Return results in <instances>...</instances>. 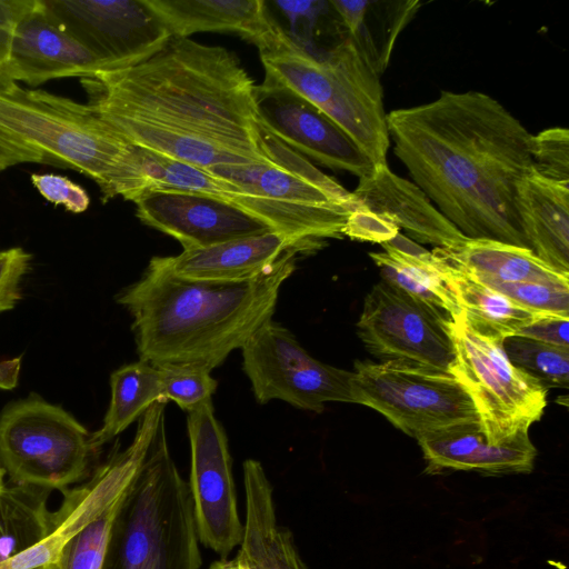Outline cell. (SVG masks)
<instances>
[{"mask_svg": "<svg viewBox=\"0 0 569 569\" xmlns=\"http://www.w3.org/2000/svg\"><path fill=\"white\" fill-rule=\"evenodd\" d=\"M6 469L2 467V465L0 463V493L3 492V490L6 489L7 485L4 482V476H6Z\"/></svg>", "mask_w": 569, "mask_h": 569, "instance_id": "b9f144b4", "label": "cell"}, {"mask_svg": "<svg viewBox=\"0 0 569 569\" xmlns=\"http://www.w3.org/2000/svg\"><path fill=\"white\" fill-rule=\"evenodd\" d=\"M32 254L21 247L0 251V313L12 310L22 298V281Z\"/></svg>", "mask_w": 569, "mask_h": 569, "instance_id": "e575fe53", "label": "cell"}, {"mask_svg": "<svg viewBox=\"0 0 569 569\" xmlns=\"http://www.w3.org/2000/svg\"><path fill=\"white\" fill-rule=\"evenodd\" d=\"M188 482L170 453L166 423L118 508L101 569H200Z\"/></svg>", "mask_w": 569, "mask_h": 569, "instance_id": "5b68a950", "label": "cell"}, {"mask_svg": "<svg viewBox=\"0 0 569 569\" xmlns=\"http://www.w3.org/2000/svg\"><path fill=\"white\" fill-rule=\"evenodd\" d=\"M348 38L380 77L402 30L418 12L419 0H330Z\"/></svg>", "mask_w": 569, "mask_h": 569, "instance_id": "d4e9b609", "label": "cell"}, {"mask_svg": "<svg viewBox=\"0 0 569 569\" xmlns=\"http://www.w3.org/2000/svg\"><path fill=\"white\" fill-rule=\"evenodd\" d=\"M292 249L306 252L313 248L279 232L268 231L209 247L182 250L177 256L158 257V260L179 277L233 281L262 272Z\"/></svg>", "mask_w": 569, "mask_h": 569, "instance_id": "7402d4cb", "label": "cell"}, {"mask_svg": "<svg viewBox=\"0 0 569 569\" xmlns=\"http://www.w3.org/2000/svg\"><path fill=\"white\" fill-rule=\"evenodd\" d=\"M450 373L469 395L491 443L509 441L541 419L548 389L509 360L503 341L475 332L461 315L450 322Z\"/></svg>", "mask_w": 569, "mask_h": 569, "instance_id": "9c48e42d", "label": "cell"}, {"mask_svg": "<svg viewBox=\"0 0 569 569\" xmlns=\"http://www.w3.org/2000/svg\"><path fill=\"white\" fill-rule=\"evenodd\" d=\"M134 203L142 223L174 238L183 250L273 231L241 208L208 196L151 191Z\"/></svg>", "mask_w": 569, "mask_h": 569, "instance_id": "e0dca14e", "label": "cell"}, {"mask_svg": "<svg viewBox=\"0 0 569 569\" xmlns=\"http://www.w3.org/2000/svg\"><path fill=\"white\" fill-rule=\"evenodd\" d=\"M20 163L69 168L92 179L103 202L144 193L139 148L87 103L0 83V171Z\"/></svg>", "mask_w": 569, "mask_h": 569, "instance_id": "277c9868", "label": "cell"}, {"mask_svg": "<svg viewBox=\"0 0 569 569\" xmlns=\"http://www.w3.org/2000/svg\"><path fill=\"white\" fill-rule=\"evenodd\" d=\"M44 14L103 66H133L161 49L171 33L146 0H39Z\"/></svg>", "mask_w": 569, "mask_h": 569, "instance_id": "5bb4252c", "label": "cell"}, {"mask_svg": "<svg viewBox=\"0 0 569 569\" xmlns=\"http://www.w3.org/2000/svg\"><path fill=\"white\" fill-rule=\"evenodd\" d=\"M36 6V0H0V66L8 59L19 21Z\"/></svg>", "mask_w": 569, "mask_h": 569, "instance_id": "f35d334b", "label": "cell"}, {"mask_svg": "<svg viewBox=\"0 0 569 569\" xmlns=\"http://www.w3.org/2000/svg\"><path fill=\"white\" fill-rule=\"evenodd\" d=\"M163 399L190 412L211 401L218 382L211 371L194 365L158 366Z\"/></svg>", "mask_w": 569, "mask_h": 569, "instance_id": "1f68e13d", "label": "cell"}, {"mask_svg": "<svg viewBox=\"0 0 569 569\" xmlns=\"http://www.w3.org/2000/svg\"><path fill=\"white\" fill-rule=\"evenodd\" d=\"M22 355L0 361V389L12 390L19 383Z\"/></svg>", "mask_w": 569, "mask_h": 569, "instance_id": "ab89813d", "label": "cell"}, {"mask_svg": "<svg viewBox=\"0 0 569 569\" xmlns=\"http://www.w3.org/2000/svg\"><path fill=\"white\" fill-rule=\"evenodd\" d=\"M87 104L131 144L204 169L270 163L256 84L231 51L174 37L144 60L81 78Z\"/></svg>", "mask_w": 569, "mask_h": 569, "instance_id": "6da1fadb", "label": "cell"}, {"mask_svg": "<svg viewBox=\"0 0 569 569\" xmlns=\"http://www.w3.org/2000/svg\"><path fill=\"white\" fill-rule=\"evenodd\" d=\"M2 68L10 81L29 86L60 78L81 79L103 70L94 56L44 14L39 0L16 27Z\"/></svg>", "mask_w": 569, "mask_h": 569, "instance_id": "d6986e66", "label": "cell"}, {"mask_svg": "<svg viewBox=\"0 0 569 569\" xmlns=\"http://www.w3.org/2000/svg\"><path fill=\"white\" fill-rule=\"evenodd\" d=\"M532 169L539 176L569 184V131L553 127L531 134Z\"/></svg>", "mask_w": 569, "mask_h": 569, "instance_id": "836d02e7", "label": "cell"}, {"mask_svg": "<svg viewBox=\"0 0 569 569\" xmlns=\"http://www.w3.org/2000/svg\"><path fill=\"white\" fill-rule=\"evenodd\" d=\"M479 282L531 311L569 317V284L545 282Z\"/></svg>", "mask_w": 569, "mask_h": 569, "instance_id": "d6a6232c", "label": "cell"}, {"mask_svg": "<svg viewBox=\"0 0 569 569\" xmlns=\"http://www.w3.org/2000/svg\"><path fill=\"white\" fill-rule=\"evenodd\" d=\"M6 81L10 80L6 77L2 66H0V83H3Z\"/></svg>", "mask_w": 569, "mask_h": 569, "instance_id": "7bdbcfd3", "label": "cell"}, {"mask_svg": "<svg viewBox=\"0 0 569 569\" xmlns=\"http://www.w3.org/2000/svg\"><path fill=\"white\" fill-rule=\"evenodd\" d=\"M246 519L237 557L249 569H307L291 532L279 526L273 489L262 465L243 462Z\"/></svg>", "mask_w": 569, "mask_h": 569, "instance_id": "603a6c76", "label": "cell"}, {"mask_svg": "<svg viewBox=\"0 0 569 569\" xmlns=\"http://www.w3.org/2000/svg\"><path fill=\"white\" fill-rule=\"evenodd\" d=\"M431 252L477 281L569 284V276L548 266L530 249L501 241L467 239L458 247L435 248Z\"/></svg>", "mask_w": 569, "mask_h": 569, "instance_id": "484cf974", "label": "cell"}, {"mask_svg": "<svg viewBox=\"0 0 569 569\" xmlns=\"http://www.w3.org/2000/svg\"><path fill=\"white\" fill-rule=\"evenodd\" d=\"M381 246L383 251L369 256L383 281L452 320L461 315L431 251L400 232Z\"/></svg>", "mask_w": 569, "mask_h": 569, "instance_id": "4316f807", "label": "cell"}, {"mask_svg": "<svg viewBox=\"0 0 569 569\" xmlns=\"http://www.w3.org/2000/svg\"><path fill=\"white\" fill-rule=\"evenodd\" d=\"M30 179L38 192L54 206H63L72 213H81L89 208L90 197L87 191L64 176L32 173Z\"/></svg>", "mask_w": 569, "mask_h": 569, "instance_id": "d590c367", "label": "cell"}, {"mask_svg": "<svg viewBox=\"0 0 569 569\" xmlns=\"http://www.w3.org/2000/svg\"><path fill=\"white\" fill-rule=\"evenodd\" d=\"M91 433L38 393L0 411V463L13 485L63 490L90 473Z\"/></svg>", "mask_w": 569, "mask_h": 569, "instance_id": "52a82bcc", "label": "cell"}, {"mask_svg": "<svg viewBox=\"0 0 569 569\" xmlns=\"http://www.w3.org/2000/svg\"><path fill=\"white\" fill-rule=\"evenodd\" d=\"M241 351L243 372L261 405L281 400L298 409L321 412L327 402L353 403V372L315 359L272 319L249 338Z\"/></svg>", "mask_w": 569, "mask_h": 569, "instance_id": "8fae6325", "label": "cell"}, {"mask_svg": "<svg viewBox=\"0 0 569 569\" xmlns=\"http://www.w3.org/2000/svg\"><path fill=\"white\" fill-rule=\"evenodd\" d=\"M399 228L387 219L359 204L348 217L343 228V236L355 240L385 243L392 240Z\"/></svg>", "mask_w": 569, "mask_h": 569, "instance_id": "8d00e7d4", "label": "cell"}, {"mask_svg": "<svg viewBox=\"0 0 569 569\" xmlns=\"http://www.w3.org/2000/svg\"><path fill=\"white\" fill-rule=\"evenodd\" d=\"M187 430L191 455L187 482L199 542L227 558L241 542L242 522L227 435L211 401L188 412Z\"/></svg>", "mask_w": 569, "mask_h": 569, "instance_id": "9a60e30c", "label": "cell"}, {"mask_svg": "<svg viewBox=\"0 0 569 569\" xmlns=\"http://www.w3.org/2000/svg\"><path fill=\"white\" fill-rule=\"evenodd\" d=\"M516 208L530 250L569 276V184L548 180L532 169L518 183Z\"/></svg>", "mask_w": 569, "mask_h": 569, "instance_id": "cb8c5ba5", "label": "cell"}, {"mask_svg": "<svg viewBox=\"0 0 569 569\" xmlns=\"http://www.w3.org/2000/svg\"><path fill=\"white\" fill-rule=\"evenodd\" d=\"M352 193L367 209L406 231L415 242L455 248L468 239L417 184L392 172L388 164L376 166L370 174L359 178Z\"/></svg>", "mask_w": 569, "mask_h": 569, "instance_id": "ffe728a7", "label": "cell"}, {"mask_svg": "<svg viewBox=\"0 0 569 569\" xmlns=\"http://www.w3.org/2000/svg\"><path fill=\"white\" fill-rule=\"evenodd\" d=\"M300 252L289 250L262 272L233 281L179 277L151 258L139 280L116 296L132 318L139 359L217 368L272 319Z\"/></svg>", "mask_w": 569, "mask_h": 569, "instance_id": "3957f363", "label": "cell"}, {"mask_svg": "<svg viewBox=\"0 0 569 569\" xmlns=\"http://www.w3.org/2000/svg\"><path fill=\"white\" fill-rule=\"evenodd\" d=\"M438 261L442 279L453 295L463 321L481 336L503 341L546 315L526 309L461 270Z\"/></svg>", "mask_w": 569, "mask_h": 569, "instance_id": "83f0119b", "label": "cell"}, {"mask_svg": "<svg viewBox=\"0 0 569 569\" xmlns=\"http://www.w3.org/2000/svg\"><path fill=\"white\" fill-rule=\"evenodd\" d=\"M509 360L547 389L568 388L569 348L558 347L533 339L511 336L502 342Z\"/></svg>", "mask_w": 569, "mask_h": 569, "instance_id": "f546056e", "label": "cell"}, {"mask_svg": "<svg viewBox=\"0 0 569 569\" xmlns=\"http://www.w3.org/2000/svg\"><path fill=\"white\" fill-rule=\"evenodd\" d=\"M122 498L87 523L71 537L52 561L38 569H101L110 531Z\"/></svg>", "mask_w": 569, "mask_h": 569, "instance_id": "4dcf8cb0", "label": "cell"}, {"mask_svg": "<svg viewBox=\"0 0 569 569\" xmlns=\"http://www.w3.org/2000/svg\"><path fill=\"white\" fill-rule=\"evenodd\" d=\"M258 123L286 146L333 170L358 178L373 164L351 137L321 110L266 74L256 86Z\"/></svg>", "mask_w": 569, "mask_h": 569, "instance_id": "2e32d148", "label": "cell"}, {"mask_svg": "<svg viewBox=\"0 0 569 569\" xmlns=\"http://www.w3.org/2000/svg\"><path fill=\"white\" fill-rule=\"evenodd\" d=\"M428 475L472 471L483 476L530 473L537 449L528 431L509 441H489L479 421L458 425L417 438Z\"/></svg>", "mask_w": 569, "mask_h": 569, "instance_id": "ac0fdd59", "label": "cell"}, {"mask_svg": "<svg viewBox=\"0 0 569 569\" xmlns=\"http://www.w3.org/2000/svg\"><path fill=\"white\" fill-rule=\"evenodd\" d=\"M166 405H152L138 420L131 443L121 449L117 441L107 460L86 482L61 490L63 499L60 507L51 512V526L46 537L0 562V569H38L52 561L71 537L121 499L142 465L158 429L166 423Z\"/></svg>", "mask_w": 569, "mask_h": 569, "instance_id": "7c38bea8", "label": "cell"}, {"mask_svg": "<svg viewBox=\"0 0 569 569\" xmlns=\"http://www.w3.org/2000/svg\"><path fill=\"white\" fill-rule=\"evenodd\" d=\"M266 74L312 103L342 128L373 167L387 164L390 146L383 91L378 77L347 38L311 54L284 31L259 51Z\"/></svg>", "mask_w": 569, "mask_h": 569, "instance_id": "8992f818", "label": "cell"}, {"mask_svg": "<svg viewBox=\"0 0 569 569\" xmlns=\"http://www.w3.org/2000/svg\"><path fill=\"white\" fill-rule=\"evenodd\" d=\"M393 152L441 214L468 239L529 248L516 194L532 170L531 133L480 91H441L387 113Z\"/></svg>", "mask_w": 569, "mask_h": 569, "instance_id": "7a4b0ae2", "label": "cell"}, {"mask_svg": "<svg viewBox=\"0 0 569 569\" xmlns=\"http://www.w3.org/2000/svg\"><path fill=\"white\" fill-rule=\"evenodd\" d=\"M352 372L353 403L378 411L412 438L479 421L451 373L402 361H357Z\"/></svg>", "mask_w": 569, "mask_h": 569, "instance_id": "30bf717a", "label": "cell"}, {"mask_svg": "<svg viewBox=\"0 0 569 569\" xmlns=\"http://www.w3.org/2000/svg\"><path fill=\"white\" fill-rule=\"evenodd\" d=\"M209 569H249L238 557L233 559L221 558L211 563Z\"/></svg>", "mask_w": 569, "mask_h": 569, "instance_id": "60d3db41", "label": "cell"}, {"mask_svg": "<svg viewBox=\"0 0 569 569\" xmlns=\"http://www.w3.org/2000/svg\"><path fill=\"white\" fill-rule=\"evenodd\" d=\"M111 398L102 426L91 432L90 442L98 451L156 402L163 399L158 368L146 361L124 365L110 376Z\"/></svg>", "mask_w": 569, "mask_h": 569, "instance_id": "f1b7e54d", "label": "cell"}, {"mask_svg": "<svg viewBox=\"0 0 569 569\" xmlns=\"http://www.w3.org/2000/svg\"><path fill=\"white\" fill-rule=\"evenodd\" d=\"M568 328L569 317L542 315L522 328L516 336L569 348Z\"/></svg>", "mask_w": 569, "mask_h": 569, "instance_id": "74e56055", "label": "cell"}, {"mask_svg": "<svg viewBox=\"0 0 569 569\" xmlns=\"http://www.w3.org/2000/svg\"><path fill=\"white\" fill-rule=\"evenodd\" d=\"M171 36L196 32H236L259 51L271 47L282 27L262 0H146Z\"/></svg>", "mask_w": 569, "mask_h": 569, "instance_id": "44dd1931", "label": "cell"}, {"mask_svg": "<svg viewBox=\"0 0 569 569\" xmlns=\"http://www.w3.org/2000/svg\"><path fill=\"white\" fill-rule=\"evenodd\" d=\"M259 129L270 163L218 166L207 170L248 194L281 207L311 240L342 238L347 217L360 204L359 200L260 124Z\"/></svg>", "mask_w": 569, "mask_h": 569, "instance_id": "ba28073f", "label": "cell"}, {"mask_svg": "<svg viewBox=\"0 0 569 569\" xmlns=\"http://www.w3.org/2000/svg\"><path fill=\"white\" fill-rule=\"evenodd\" d=\"M452 319L381 280L367 293L358 337L382 361H402L450 373Z\"/></svg>", "mask_w": 569, "mask_h": 569, "instance_id": "4fadbf2b", "label": "cell"}]
</instances>
